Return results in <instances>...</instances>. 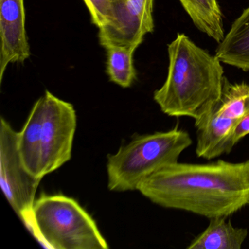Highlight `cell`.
<instances>
[{
    "instance_id": "obj_9",
    "label": "cell",
    "mask_w": 249,
    "mask_h": 249,
    "mask_svg": "<svg viewBox=\"0 0 249 249\" xmlns=\"http://www.w3.org/2000/svg\"><path fill=\"white\" fill-rule=\"evenodd\" d=\"M239 122L218 114L213 107L195 120L197 157L210 160L229 154L235 145L233 135Z\"/></svg>"
},
{
    "instance_id": "obj_16",
    "label": "cell",
    "mask_w": 249,
    "mask_h": 249,
    "mask_svg": "<svg viewBox=\"0 0 249 249\" xmlns=\"http://www.w3.org/2000/svg\"><path fill=\"white\" fill-rule=\"evenodd\" d=\"M89 11L91 20L99 29L110 22L114 0H84Z\"/></svg>"
},
{
    "instance_id": "obj_10",
    "label": "cell",
    "mask_w": 249,
    "mask_h": 249,
    "mask_svg": "<svg viewBox=\"0 0 249 249\" xmlns=\"http://www.w3.org/2000/svg\"><path fill=\"white\" fill-rule=\"evenodd\" d=\"M44 100L43 97L35 103L22 129L17 133V145L20 157L27 170L38 178L41 176L42 127Z\"/></svg>"
},
{
    "instance_id": "obj_2",
    "label": "cell",
    "mask_w": 249,
    "mask_h": 249,
    "mask_svg": "<svg viewBox=\"0 0 249 249\" xmlns=\"http://www.w3.org/2000/svg\"><path fill=\"white\" fill-rule=\"evenodd\" d=\"M168 53V75L154 100L167 116L197 120L221 97L224 77L219 59L183 34L169 45Z\"/></svg>"
},
{
    "instance_id": "obj_4",
    "label": "cell",
    "mask_w": 249,
    "mask_h": 249,
    "mask_svg": "<svg viewBox=\"0 0 249 249\" xmlns=\"http://www.w3.org/2000/svg\"><path fill=\"white\" fill-rule=\"evenodd\" d=\"M33 236L47 249H107L95 221L77 201L62 195H42L33 211Z\"/></svg>"
},
{
    "instance_id": "obj_14",
    "label": "cell",
    "mask_w": 249,
    "mask_h": 249,
    "mask_svg": "<svg viewBox=\"0 0 249 249\" xmlns=\"http://www.w3.org/2000/svg\"><path fill=\"white\" fill-rule=\"evenodd\" d=\"M213 107L224 117L241 120L249 114V84H230L224 77L221 97Z\"/></svg>"
},
{
    "instance_id": "obj_7",
    "label": "cell",
    "mask_w": 249,
    "mask_h": 249,
    "mask_svg": "<svg viewBox=\"0 0 249 249\" xmlns=\"http://www.w3.org/2000/svg\"><path fill=\"white\" fill-rule=\"evenodd\" d=\"M153 5L154 0H114L111 20L99 29L101 46L138 48L154 31Z\"/></svg>"
},
{
    "instance_id": "obj_3",
    "label": "cell",
    "mask_w": 249,
    "mask_h": 249,
    "mask_svg": "<svg viewBox=\"0 0 249 249\" xmlns=\"http://www.w3.org/2000/svg\"><path fill=\"white\" fill-rule=\"evenodd\" d=\"M192 144L190 135L178 126L167 132L140 135L122 145L107 161L109 189L138 190L141 183L160 169L178 162Z\"/></svg>"
},
{
    "instance_id": "obj_5",
    "label": "cell",
    "mask_w": 249,
    "mask_h": 249,
    "mask_svg": "<svg viewBox=\"0 0 249 249\" xmlns=\"http://www.w3.org/2000/svg\"><path fill=\"white\" fill-rule=\"evenodd\" d=\"M17 133L8 121L1 118L0 184L10 205L33 235V206L42 179L33 176L24 166L18 152Z\"/></svg>"
},
{
    "instance_id": "obj_11",
    "label": "cell",
    "mask_w": 249,
    "mask_h": 249,
    "mask_svg": "<svg viewBox=\"0 0 249 249\" xmlns=\"http://www.w3.org/2000/svg\"><path fill=\"white\" fill-rule=\"evenodd\" d=\"M215 56L223 63L249 71V7L233 23Z\"/></svg>"
},
{
    "instance_id": "obj_6",
    "label": "cell",
    "mask_w": 249,
    "mask_h": 249,
    "mask_svg": "<svg viewBox=\"0 0 249 249\" xmlns=\"http://www.w3.org/2000/svg\"><path fill=\"white\" fill-rule=\"evenodd\" d=\"M43 97L41 176L43 178L71 160L77 116L71 103L58 98L49 91Z\"/></svg>"
},
{
    "instance_id": "obj_12",
    "label": "cell",
    "mask_w": 249,
    "mask_h": 249,
    "mask_svg": "<svg viewBox=\"0 0 249 249\" xmlns=\"http://www.w3.org/2000/svg\"><path fill=\"white\" fill-rule=\"evenodd\" d=\"M227 217L210 218L208 227L196 236L188 249H240L247 238V229L235 227Z\"/></svg>"
},
{
    "instance_id": "obj_13",
    "label": "cell",
    "mask_w": 249,
    "mask_h": 249,
    "mask_svg": "<svg viewBox=\"0 0 249 249\" xmlns=\"http://www.w3.org/2000/svg\"><path fill=\"white\" fill-rule=\"evenodd\" d=\"M183 8L202 33L217 43L224 38L222 14L216 0H180Z\"/></svg>"
},
{
    "instance_id": "obj_1",
    "label": "cell",
    "mask_w": 249,
    "mask_h": 249,
    "mask_svg": "<svg viewBox=\"0 0 249 249\" xmlns=\"http://www.w3.org/2000/svg\"><path fill=\"white\" fill-rule=\"evenodd\" d=\"M138 191L163 208L209 219L230 216L249 204V160L175 163L147 178Z\"/></svg>"
},
{
    "instance_id": "obj_8",
    "label": "cell",
    "mask_w": 249,
    "mask_h": 249,
    "mask_svg": "<svg viewBox=\"0 0 249 249\" xmlns=\"http://www.w3.org/2000/svg\"><path fill=\"white\" fill-rule=\"evenodd\" d=\"M24 0H0V82L8 65L30 56Z\"/></svg>"
},
{
    "instance_id": "obj_15",
    "label": "cell",
    "mask_w": 249,
    "mask_h": 249,
    "mask_svg": "<svg viewBox=\"0 0 249 249\" xmlns=\"http://www.w3.org/2000/svg\"><path fill=\"white\" fill-rule=\"evenodd\" d=\"M107 51V73L112 82L123 88L130 87L136 77L133 65L135 46H112Z\"/></svg>"
},
{
    "instance_id": "obj_17",
    "label": "cell",
    "mask_w": 249,
    "mask_h": 249,
    "mask_svg": "<svg viewBox=\"0 0 249 249\" xmlns=\"http://www.w3.org/2000/svg\"><path fill=\"white\" fill-rule=\"evenodd\" d=\"M249 134V114L246 115L240 122L237 123V126L234 131V143H237L240 140L243 139L244 137Z\"/></svg>"
}]
</instances>
